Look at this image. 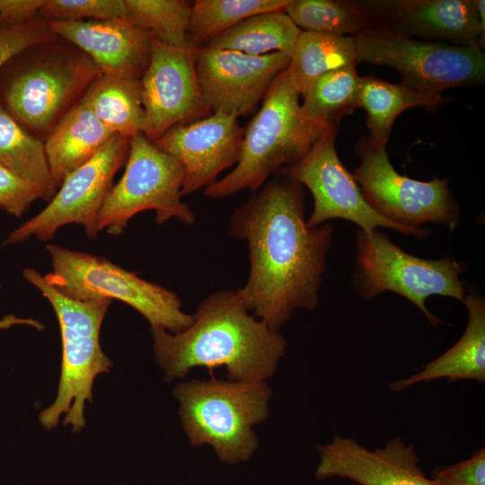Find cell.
Wrapping results in <instances>:
<instances>
[{
	"label": "cell",
	"instance_id": "2",
	"mask_svg": "<svg viewBox=\"0 0 485 485\" xmlns=\"http://www.w3.org/2000/svg\"><path fill=\"white\" fill-rule=\"evenodd\" d=\"M192 315V323L180 332L151 329L165 380L182 378L196 367H225L228 380L239 382H266L275 374L286 339L247 308L238 289L208 295Z\"/></svg>",
	"mask_w": 485,
	"mask_h": 485
},
{
	"label": "cell",
	"instance_id": "20",
	"mask_svg": "<svg viewBox=\"0 0 485 485\" xmlns=\"http://www.w3.org/2000/svg\"><path fill=\"white\" fill-rule=\"evenodd\" d=\"M467 309L468 320L462 337L438 357L423 366L411 376L392 382L394 392H401L420 382L446 378L485 381V300L474 291L466 293L463 302Z\"/></svg>",
	"mask_w": 485,
	"mask_h": 485
},
{
	"label": "cell",
	"instance_id": "32",
	"mask_svg": "<svg viewBox=\"0 0 485 485\" xmlns=\"http://www.w3.org/2000/svg\"><path fill=\"white\" fill-rule=\"evenodd\" d=\"M54 36L43 17L23 22H0V70L24 50Z\"/></svg>",
	"mask_w": 485,
	"mask_h": 485
},
{
	"label": "cell",
	"instance_id": "22",
	"mask_svg": "<svg viewBox=\"0 0 485 485\" xmlns=\"http://www.w3.org/2000/svg\"><path fill=\"white\" fill-rule=\"evenodd\" d=\"M80 101L89 107L113 135L131 138L144 132L140 79L101 74L91 84Z\"/></svg>",
	"mask_w": 485,
	"mask_h": 485
},
{
	"label": "cell",
	"instance_id": "23",
	"mask_svg": "<svg viewBox=\"0 0 485 485\" xmlns=\"http://www.w3.org/2000/svg\"><path fill=\"white\" fill-rule=\"evenodd\" d=\"M444 103L442 94L422 93L372 75L360 76L359 107L367 115L368 139L376 145L386 146L392 124L402 111L413 107L434 111Z\"/></svg>",
	"mask_w": 485,
	"mask_h": 485
},
{
	"label": "cell",
	"instance_id": "10",
	"mask_svg": "<svg viewBox=\"0 0 485 485\" xmlns=\"http://www.w3.org/2000/svg\"><path fill=\"white\" fill-rule=\"evenodd\" d=\"M357 63L388 66L402 84L422 93L442 94L483 83L485 57L481 48L416 40L370 27L355 37Z\"/></svg>",
	"mask_w": 485,
	"mask_h": 485
},
{
	"label": "cell",
	"instance_id": "30",
	"mask_svg": "<svg viewBox=\"0 0 485 485\" xmlns=\"http://www.w3.org/2000/svg\"><path fill=\"white\" fill-rule=\"evenodd\" d=\"M126 18L152 39L173 47H185L192 2L185 0H125Z\"/></svg>",
	"mask_w": 485,
	"mask_h": 485
},
{
	"label": "cell",
	"instance_id": "18",
	"mask_svg": "<svg viewBox=\"0 0 485 485\" xmlns=\"http://www.w3.org/2000/svg\"><path fill=\"white\" fill-rule=\"evenodd\" d=\"M375 26L394 33L454 45L484 47L477 0L369 1Z\"/></svg>",
	"mask_w": 485,
	"mask_h": 485
},
{
	"label": "cell",
	"instance_id": "3",
	"mask_svg": "<svg viewBox=\"0 0 485 485\" xmlns=\"http://www.w3.org/2000/svg\"><path fill=\"white\" fill-rule=\"evenodd\" d=\"M299 97L285 69L275 79L260 110L244 129L240 158L234 169L204 189L206 197L223 198L244 190L255 193L270 175L295 163L311 149L332 125L306 117Z\"/></svg>",
	"mask_w": 485,
	"mask_h": 485
},
{
	"label": "cell",
	"instance_id": "34",
	"mask_svg": "<svg viewBox=\"0 0 485 485\" xmlns=\"http://www.w3.org/2000/svg\"><path fill=\"white\" fill-rule=\"evenodd\" d=\"M441 485H485V449L475 451L463 462L437 467L432 474Z\"/></svg>",
	"mask_w": 485,
	"mask_h": 485
},
{
	"label": "cell",
	"instance_id": "11",
	"mask_svg": "<svg viewBox=\"0 0 485 485\" xmlns=\"http://www.w3.org/2000/svg\"><path fill=\"white\" fill-rule=\"evenodd\" d=\"M356 151L360 164L352 175L379 215L411 228L428 223L451 231L457 226L461 210L447 179L421 181L400 174L389 160L386 146L374 144L368 137L358 142Z\"/></svg>",
	"mask_w": 485,
	"mask_h": 485
},
{
	"label": "cell",
	"instance_id": "6",
	"mask_svg": "<svg viewBox=\"0 0 485 485\" xmlns=\"http://www.w3.org/2000/svg\"><path fill=\"white\" fill-rule=\"evenodd\" d=\"M54 37L29 48L4 90L3 106L43 142L101 75L86 54Z\"/></svg>",
	"mask_w": 485,
	"mask_h": 485
},
{
	"label": "cell",
	"instance_id": "29",
	"mask_svg": "<svg viewBox=\"0 0 485 485\" xmlns=\"http://www.w3.org/2000/svg\"><path fill=\"white\" fill-rule=\"evenodd\" d=\"M290 0H196L188 29L190 47L198 48L254 14L284 11Z\"/></svg>",
	"mask_w": 485,
	"mask_h": 485
},
{
	"label": "cell",
	"instance_id": "9",
	"mask_svg": "<svg viewBox=\"0 0 485 485\" xmlns=\"http://www.w3.org/2000/svg\"><path fill=\"white\" fill-rule=\"evenodd\" d=\"M184 170L143 134L130 138L126 168L110 190L98 216L99 232L119 235L130 219L145 210L155 212L162 225L171 219L191 225L194 212L181 200Z\"/></svg>",
	"mask_w": 485,
	"mask_h": 485
},
{
	"label": "cell",
	"instance_id": "16",
	"mask_svg": "<svg viewBox=\"0 0 485 485\" xmlns=\"http://www.w3.org/2000/svg\"><path fill=\"white\" fill-rule=\"evenodd\" d=\"M238 117L223 112L178 124L153 143L183 167L182 196L206 189L237 163L244 134Z\"/></svg>",
	"mask_w": 485,
	"mask_h": 485
},
{
	"label": "cell",
	"instance_id": "35",
	"mask_svg": "<svg viewBox=\"0 0 485 485\" xmlns=\"http://www.w3.org/2000/svg\"><path fill=\"white\" fill-rule=\"evenodd\" d=\"M45 0H0V22H23L38 16Z\"/></svg>",
	"mask_w": 485,
	"mask_h": 485
},
{
	"label": "cell",
	"instance_id": "14",
	"mask_svg": "<svg viewBox=\"0 0 485 485\" xmlns=\"http://www.w3.org/2000/svg\"><path fill=\"white\" fill-rule=\"evenodd\" d=\"M201 96L214 112L241 115L251 111L288 66L290 55L251 56L202 46L194 48Z\"/></svg>",
	"mask_w": 485,
	"mask_h": 485
},
{
	"label": "cell",
	"instance_id": "1",
	"mask_svg": "<svg viewBox=\"0 0 485 485\" xmlns=\"http://www.w3.org/2000/svg\"><path fill=\"white\" fill-rule=\"evenodd\" d=\"M229 233L248 245L238 290L257 318L279 331L295 310L317 308L333 227L307 225L301 184L281 175L266 182L234 212Z\"/></svg>",
	"mask_w": 485,
	"mask_h": 485
},
{
	"label": "cell",
	"instance_id": "37",
	"mask_svg": "<svg viewBox=\"0 0 485 485\" xmlns=\"http://www.w3.org/2000/svg\"><path fill=\"white\" fill-rule=\"evenodd\" d=\"M0 294H1V285H0Z\"/></svg>",
	"mask_w": 485,
	"mask_h": 485
},
{
	"label": "cell",
	"instance_id": "33",
	"mask_svg": "<svg viewBox=\"0 0 485 485\" xmlns=\"http://www.w3.org/2000/svg\"><path fill=\"white\" fill-rule=\"evenodd\" d=\"M38 198H43L32 182L0 164V208L14 216H22Z\"/></svg>",
	"mask_w": 485,
	"mask_h": 485
},
{
	"label": "cell",
	"instance_id": "21",
	"mask_svg": "<svg viewBox=\"0 0 485 485\" xmlns=\"http://www.w3.org/2000/svg\"><path fill=\"white\" fill-rule=\"evenodd\" d=\"M115 135L78 101L44 140V149L57 188L65 177L93 158Z\"/></svg>",
	"mask_w": 485,
	"mask_h": 485
},
{
	"label": "cell",
	"instance_id": "28",
	"mask_svg": "<svg viewBox=\"0 0 485 485\" xmlns=\"http://www.w3.org/2000/svg\"><path fill=\"white\" fill-rule=\"evenodd\" d=\"M356 66L332 70L315 80L302 95L304 114L314 121L338 126L342 117L359 108L360 76Z\"/></svg>",
	"mask_w": 485,
	"mask_h": 485
},
{
	"label": "cell",
	"instance_id": "13",
	"mask_svg": "<svg viewBox=\"0 0 485 485\" xmlns=\"http://www.w3.org/2000/svg\"><path fill=\"white\" fill-rule=\"evenodd\" d=\"M130 138L115 135L88 162L67 174L48 205L10 233L4 244L35 237L52 239L63 226L76 224L96 238L98 216L119 169L127 160Z\"/></svg>",
	"mask_w": 485,
	"mask_h": 485
},
{
	"label": "cell",
	"instance_id": "25",
	"mask_svg": "<svg viewBox=\"0 0 485 485\" xmlns=\"http://www.w3.org/2000/svg\"><path fill=\"white\" fill-rule=\"evenodd\" d=\"M300 32L285 11H274L247 17L204 46L251 56L290 55Z\"/></svg>",
	"mask_w": 485,
	"mask_h": 485
},
{
	"label": "cell",
	"instance_id": "31",
	"mask_svg": "<svg viewBox=\"0 0 485 485\" xmlns=\"http://www.w3.org/2000/svg\"><path fill=\"white\" fill-rule=\"evenodd\" d=\"M40 14L46 20L94 21L123 18L125 0H45Z\"/></svg>",
	"mask_w": 485,
	"mask_h": 485
},
{
	"label": "cell",
	"instance_id": "5",
	"mask_svg": "<svg viewBox=\"0 0 485 485\" xmlns=\"http://www.w3.org/2000/svg\"><path fill=\"white\" fill-rule=\"evenodd\" d=\"M173 395L190 445H210L224 463L251 458L258 447L253 428L269 416L266 382L195 379L177 384Z\"/></svg>",
	"mask_w": 485,
	"mask_h": 485
},
{
	"label": "cell",
	"instance_id": "19",
	"mask_svg": "<svg viewBox=\"0 0 485 485\" xmlns=\"http://www.w3.org/2000/svg\"><path fill=\"white\" fill-rule=\"evenodd\" d=\"M51 32L86 54L103 75L141 79L152 38L126 17L110 20H47Z\"/></svg>",
	"mask_w": 485,
	"mask_h": 485
},
{
	"label": "cell",
	"instance_id": "7",
	"mask_svg": "<svg viewBox=\"0 0 485 485\" xmlns=\"http://www.w3.org/2000/svg\"><path fill=\"white\" fill-rule=\"evenodd\" d=\"M51 271L44 275L60 293L75 300L121 301L137 310L151 329L172 333L187 329L193 315L182 311L179 295L138 277L108 259L49 243Z\"/></svg>",
	"mask_w": 485,
	"mask_h": 485
},
{
	"label": "cell",
	"instance_id": "24",
	"mask_svg": "<svg viewBox=\"0 0 485 485\" xmlns=\"http://www.w3.org/2000/svg\"><path fill=\"white\" fill-rule=\"evenodd\" d=\"M357 64L355 37L301 31L286 71L302 96L324 74Z\"/></svg>",
	"mask_w": 485,
	"mask_h": 485
},
{
	"label": "cell",
	"instance_id": "17",
	"mask_svg": "<svg viewBox=\"0 0 485 485\" xmlns=\"http://www.w3.org/2000/svg\"><path fill=\"white\" fill-rule=\"evenodd\" d=\"M316 449L317 480L340 477L360 485H441L426 475L414 445L400 436L383 448L369 450L350 437L336 436Z\"/></svg>",
	"mask_w": 485,
	"mask_h": 485
},
{
	"label": "cell",
	"instance_id": "26",
	"mask_svg": "<svg viewBox=\"0 0 485 485\" xmlns=\"http://www.w3.org/2000/svg\"><path fill=\"white\" fill-rule=\"evenodd\" d=\"M0 164L36 185L43 199L57 192L44 142L19 123L0 103Z\"/></svg>",
	"mask_w": 485,
	"mask_h": 485
},
{
	"label": "cell",
	"instance_id": "4",
	"mask_svg": "<svg viewBox=\"0 0 485 485\" xmlns=\"http://www.w3.org/2000/svg\"><path fill=\"white\" fill-rule=\"evenodd\" d=\"M22 275L51 304L62 340L57 393L52 404L40 413V424L50 430L64 415L63 424L71 426L73 432H78L85 425L84 406L87 401H92L96 376L109 373L112 367V362L100 343L101 324L112 301L72 299L60 293L34 269H24Z\"/></svg>",
	"mask_w": 485,
	"mask_h": 485
},
{
	"label": "cell",
	"instance_id": "15",
	"mask_svg": "<svg viewBox=\"0 0 485 485\" xmlns=\"http://www.w3.org/2000/svg\"><path fill=\"white\" fill-rule=\"evenodd\" d=\"M140 81L145 110L143 135L152 142L207 109L194 48L190 45L173 47L152 39L149 64Z\"/></svg>",
	"mask_w": 485,
	"mask_h": 485
},
{
	"label": "cell",
	"instance_id": "12",
	"mask_svg": "<svg viewBox=\"0 0 485 485\" xmlns=\"http://www.w3.org/2000/svg\"><path fill=\"white\" fill-rule=\"evenodd\" d=\"M337 127L330 126L301 159L280 170L281 176L304 185L313 195V208L307 225L314 227L338 218L356 224L367 234L384 227L404 235L426 236L428 231L398 225L370 207L337 153Z\"/></svg>",
	"mask_w": 485,
	"mask_h": 485
},
{
	"label": "cell",
	"instance_id": "8",
	"mask_svg": "<svg viewBox=\"0 0 485 485\" xmlns=\"http://www.w3.org/2000/svg\"><path fill=\"white\" fill-rule=\"evenodd\" d=\"M356 292L370 300L385 291L403 296L434 326L441 322L427 308L428 296L438 295L463 302L467 290L461 279L463 263L450 256L428 260L404 251L375 230L356 233Z\"/></svg>",
	"mask_w": 485,
	"mask_h": 485
},
{
	"label": "cell",
	"instance_id": "36",
	"mask_svg": "<svg viewBox=\"0 0 485 485\" xmlns=\"http://www.w3.org/2000/svg\"><path fill=\"white\" fill-rule=\"evenodd\" d=\"M30 325L38 330H41L43 326L36 320L31 318H20L13 314H8L0 320V330L8 329L14 325Z\"/></svg>",
	"mask_w": 485,
	"mask_h": 485
},
{
	"label": "cell",
	"instance_id": "27",
	"mask_svg": "<svg viewBox=\"0 0 485 485\" xmlns=\"http://www.w3.org/2000/svg\"><path fill=\"white\" fill-rule=\"evenodd\" d=\"M284 11L304 31L356 37L375 25L369 1L290 0Z\"/></svg>",
	"mask_w": 485,
	"mask_h": 485
}]
</instances>
